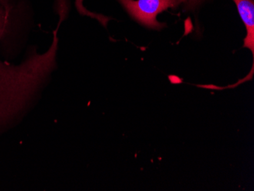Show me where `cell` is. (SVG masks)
<instances>
[{"label": "cell", "instance_id": "1", "mask_svg": "<svg viewBox=\"0 0 254 191\" xmlns=\"http://www.w3.org/2000/svg\"><path fill=\"white\" fill-rule=\"evenodd\" d=\"M129 15L138 23L148 28L161 30L165 24L157 21V16L169 8H178L188 3L190 8L202 0H118Z\"/></svg>", "mask_w": 254, "mask_h": 191}, {"label": "cell", "instance_id": "2", "mask_svg": "<svg viewBox=\"0 0 254 191\" xmlns=\"http://www.w3.org/2000/svg\"><path fill=\"white\" fill-rule=\"evenodd\" d=\"M238 13L246 28L244 48H248L254 56V0H233Z\"/></svg>", "mask_w": 254, "mask_h": 191}, {"label": "cell", "instance_id": "3", "mask_svg": "<svg viewBox=\"0 0 254 191\" xmlns=\"http://www.w3.org/2000/svg\"><path fill=\"white\" fill-rule=\"evenodd\" d=\"M84 0H75V7L78 10V13L82 15H86V16L91 17V18H95L102 24L103 25L106 26L107 22L109 21L110 18L105 15H100V14L93 13L87 10L83 5Z\"/></svg>", "mask_w": 254, "mask_h": 191}]
</instances>
